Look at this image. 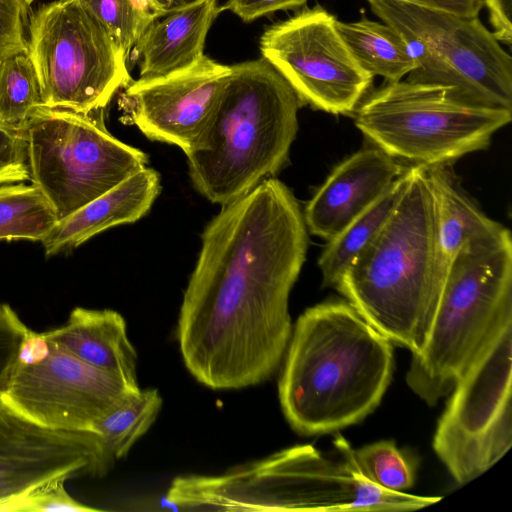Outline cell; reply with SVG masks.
<instances>
[{"instance_id":"1","label":"cell","mask_w":512,"mask_h":512,"mask_svg":"<svg viewBox=\"0 0 512 512\" xmlns=\"http://www.w3.org/2000/svg\"><path fill=\"white\" fill-rule=\"evenodd\" d=\"M201 239L178 318L183 362L213 390L260 384L292 334L289 296L308 248L303 212L284 183L267 178L222 205Z\"/></svg>"},{"instance_id":"2","label":"cell","mask_w":512,"mask_h":512,"mask_svg":"<svg viewBox=\"0 0 512 512\" xmlns=\"http://www.w3.org/2000/svg\"><path fill=\"white\" fill-rule=\"evenodd\" d=\"M281 364L286 420L301 435H321L360 422L379 405L392 377L393 344L347 301H327L299 316Z\"/></svg>"},{"instance_id":"3","label":"cell","mask_w":512,"mask_h":512,"mask_svg":"<svg viewBox=\"0 0 512 512\" xmlns=\"http://www.w3.org/2000/svg\"><path fill=\"white\" fill-rule=\"evenodd\" d=\"M448 266L426 167L410 165L393 212L334 288L377 332L417 355L428 340Z\"/></svg>"},{"instance_id":"4","label":"cell","mask_w":512,"mask_h":512,"mask_svg":"<svg viewBox=\"0 0 512 512\" xmlns=\"http://www.w3.org/2000/svg\"><path fill=\"white\" fill-rule=\"evenodd\" d=\"M231 70L199 147L186 155L195 189L221 206L284 167L302 107L264 58L235 63Z\"/></svg>"},{"instance_id":"5","label":"cell","mask_w":512,"mask_h":512,"mask_svg":"<svg viewBox=\"0 0 512 512\" xmlns=\"http://www.w3.org/2000/svg\"><path fill=\"white\" fill-rule=\"evenodd\" d=\"M334 460L310 444L295 445L220 475L173 479L167 501L183 510L401 511L402 492L369 482L343 453Z\"/></svg>"},{"instance_id":"6","label":"cell","mask_w":512,"mask_h":512,"mask_svg":"<svg viewBox=\"0 0 512 512\" xmlns=\"http://www.w3.org/2000/svg\"><path fill=\"white\" fill-rule=\"evenodd\" d=\"M512 318V239L465 246L450 260L433 325L406 381L428 405L448 395L475 355Z\"/></svg>"},{"instance_id":"7","label":"cell","mask_w":512,"mask_h":512,"mask_svg":"<svg viewBox=\"0 0 512 512\" xmlns=\"http://www.w3.org/2000/svg\"><path fill=\"white\" fill-rule=\"evenodd\" d=\"M360 132L389 156L412 165L450 164L486 148L512 110L472 104L452 86L385 81L353 113Z\"/></svg>"},{"instance_id":"8","label":"cell","mask_w":512,"mask_h":512,"mask_svg":"<svg viewBox=\"0 0 512 512\" xmlns=\"http://www.w3.org/2000/svg\"><path fill=\"white\" fill-rule=\"evenodd\" d=\"M106 109L39 106L23 127L30 180L61 220L147 167L148 155L114 137Z\"/></svg>"},{"instance_id":"9","label":"cell","mask_w":512,"mask_h":512,"mask_svg":"<svg viewBox=\"0 0 512 512\" xmlns=\"http://www.w3.org/2000/svg\"><path fill=\"white\" fill-rule=\"evenodd\" d=\"M365 1L406 43L416 63L406 80L452 86L466 102L512 110V57L478 16L401 0Z\"/></svg>"},{"instance_id":"10","label":"cell","mask_w":512,"mask_h":512,"mask_svg":"<svg viewBox=\"0 0 512 512\" xmlns=\"http://www.w3.org/2000/svg\"><path fill=\"white\" fill-rule=\"evenodd\" d=\"M28 30L27 55L43 106L82 113L105 109L133 81L123 49L72 1L41 5Z\"/></svg>"},{"instance_id":"11","label":"cell","mask_w":512,"mask_h":512,"mask_svg":"<svg viewBox=\"0 0 512 512\" xmlns=\"http://www.w3.org/2000/svg\"><path fill=\"white\" fill-rule=\"evenodd\" d=\"M449 394L433 449L464 485L495 465L512 445V318L495 330Z\"/></svg>"},{"instance_id":"12","label":"cell","mask_w":512,"mask_h":512,"mask_svg":"<svg viewBox=\"0 0 512 512\" xmlns=\"http://www.w3.org/2000/svg\"><path fill=\"white\" fill-rule=\"evenodd\" d=\"M135 391L30 328L0 378L3 403L40 426L62 431L93 432Z\"/></svg>"},{"instance_id":"13","label":"cell","mask_w":512,"mask_h":512,"mask_svg":"<svg viewBox=\"0 0 512 512\" xmlns=\"http://www.w3.org/2000/svg\"><path fill=\"white\" fill-rule=\"evenodd\" d=\"M337 20L319 3L305 6L268 26L259 48L302 106L347 115L369 93L374 77L352 55L337 31Z\"/></svg>"},{"instance_id":"14","label":"cell","mask_w":512,"mask_h":512,"mask_svg":"<svg viewBox=\"0 0 512 512\" xmlns=\"http://www.w3.org/2000/svg\"><path fill=\"white\" fill-rule=\"evenodd\" d=\"M231 72V65L204 54L188 67L140 77L120 94L121 121L187 155L199 147Z\"/></svg>"},{"instance_id":"15","label":"cell","mask_w":512,"mask_h":512,"mask_svg":"<svg viewBox=\"0 0 512 512\" xmlns=\"http://www.w3.org/2000/svg\"><path fill=\"white\" fill-rule=\"evenodd\" d=\"M115 461L95 432L40 426L0 400V511L48 481L105 476Z\"/></svg>"},{"instance_id":"16","label":"cell","mask_w":512,"mask_h":512,"mask_svg":"<svg viewBox=\"0 0 512 512\" xmlns=\"http://www.w3.org/2000/svg\"><path fill=\"white\" fill-rule=\"evenodd\" d=\"M407 167L377 147L361 149L339 163L308 201L309 232L326 241L372 205Z\"/></svg>"},{"instance_id":"17","label":"cell","mask_w":512,"mask_h":512,"mask_svg":"<svg viewBox=\"0 0 512 512\" xmlns=\"http://www.w3.org/2000/svg\"><path fill=\"white\" fill-rule=\"evenodd\" d=\"M161 190L159 173L149 167L58 220L41 241L46 256L66 252L117 225L133 223L148 213Z\"/></svg>"},{"instance_id":"18","label":"cell","mask_w":512,"mask_h":512,"mask_svg":"<svg viewBox=\"0 0 512 512\" xmlns=\"http://www.w3.org/2000/svg\"><path fill=\"white\" fill-rule=\"evenodd\" d=\"M44 336L82 361L139 390L137 352L123 316L111 309L74 308L66 322Z\"/></svg>"},{"instance_id":"19","label":"cell","mask_w":512,"mask_h":512,"mask_svg":"<svg viewBox=\"0 0 512 512\" xmlns=\"http://www.w3.org/2000/svg\"><path fill=\"white\" fill-rule=\"evenodd\" d=\"M220 12L217 0H201L154 20L134 45L140 77L165 75L198 61Z\"/></svg>"},{"instance_id":"20","label":"cell","mask_w":512,"mask_h":512,"mask_svg":"<svg viewBox=\"0 0 512 512\" xmlns=\"http://www.w3.org/2000/svg\"><path fill=\"white\" fill-rule=\"evenodd\" d=\"M426 171L436 202L441 247L449 262L465 246L490 245L511 236L468 197L451 163L426 167Z\"/></svg>"},{"instance_id":"21","label":"cell","mask_w":512,"mask_h":512,"mask_svg":"<svg viewBox=\"0 0 512 512\" xmlns=\"http://www.w3.org/2000/svg\"><path fill=\"white\" fill-rule=\"evenodd\" d=\"M336 28L359 65L373 77L399 81L416 68L406 43L388 24L362 16L353 22L337 20Z\"/></svg>"},{"instance_id":"22","label":"cell","mask_w":512,"mask_h":512,"mask_svg":"<svg viewBox=\"0 0 512 512\" xmlns=\"http://www.w3.org/2000/svg\"><path fill=\"white\" fill-rule=\"evenodd\" d=\"M407 168L372 205L327 241L318 259L323 287L334 288L352 260L373 240L385 224L405 188Z\"/></svg>"},{"instance_id":"23","label":"cell","mask_w":512,"mask_h":512,"mask_svg":"<svg viewBox=\"0 0 512 512\" xmlns=\"http://www.w3.org/2000/svg\"><path fill=\"white\" fill-rule=\"evenodd\" d=\"M162 404L157 389H139L102 417L93 432L115 460L123 458L153 425Z\"/></svg>"},{"instance_id":"24","label":"cell","mask_w":512,"mask_h":512,"mask_svg":"<svg viewBox=\"0 0 512 512\" xmlns=\"http://www.w3.org/2000/svg\"><path fill=\"white\" fill-rule=\"evenodd\" d=\"M57 221L51 203L35 184L0 185V239L41 242Z\"/></svg>"},{"instance_id":"25","label":"cell","mask_w":512,"mask_h":512,"mask_svg":"<svg viewBox=\"0 0 512 512\" xmlns=\"http://www.w3.org/2000/svg\"><path fill=\"white\" fill-rule=\"evenodd\" d=\"M334 444L374 485L393 492H405L413 486L417 466L415 458L400 450L394 441L382 440L353 449L343 437L338 436Z\"/></svg>"},{"instance_id":"26","label":"cell","mask_w":512,"mask_h":512,"mask_svg":"<svg viewBox=\"0 0 512 512\" xmlns=\"http://www.w3.org/2000/svg\"><path fill=\"white\" fill-rule=\"evenodd\" d=\"M79 5L118 43L125 54L145 29L169 12L166 0H67Z\"/></svg>"},{"instance_id":"27","label":"cell","mask_w":512,"mask_h":512,"mask_svg":"<svg viewBox=\"0 0 512 512\" xmlns=\"http://www.w3.org/2000/svg\"><path fill=\"white\" fill-rule=\"evenodd\" d=\"M39 106H43L40 87L28 55L0 59V124L23 129Z\"/></svg>"},{"instance_id":"28","label":"cell","mask_w":512,"mask_h":512,"mask_svg":"<svg viewBox=\"0 0 512 512\" xmlns=\"http://www.w3.org/2000/svg\"><path fill=\"white\" fill-rule=\"evenodd\" d=\"M65 479H54L30 490L10 503L4 511L50 512V511H97L74 499L65 488Z\"/></svg>"},{"instance_id":"29","label":"cell","mask_w":512,"mask_h":512,"mask_svg":"<svg viewBox=\"0 0 512 512\" xmlns=\"http://www.w3.org/2000/svg\"><path fill=\"white\" fill-rule=\"evenodd\" d=\"M30 180L23 129L0 124V185Z\"/></svg>"},{"instance_id":"30","label":"cell","mask_w":512,"mask_h":512,"mask_svg":"<svg viewBox=\"0 0 512 512\" xmlns=\"http://www.w3.org/2000/svg\"><path fill=\"white\" fill-rule=\"evenodd\" d=\"M27 10L21 0H0V59L27 54Z\"/></svg>"},{"instance_id":"31","label":"cell","mask_w":512,"mask_h":512,"mask_svg":"<svg viewBox=\"0 0 512 512\" xmlns=\"http://www.w3.org/2000/svg\"><path fill=\"white\" fill-rule=\"evenodd\" d=\"M28 328L9 304L0 301V378L13 359Z\"/></svg>"},{"instance_id":"32","label":"cell","mask_w":512,"mask_h":512,"mask_svg":"<svg viewBox=\"0 0 512 512\" xmlns=\"http://www.w3.org/2000/svg\"><path fill=\"white\" fill-rule=\"evenodd\" d=\"M308 0H227L221 12L229 10L243 22L249 23L278 11L299 10Z\"/></svg>"},{"instance_id":"33","label":"cell","mask_w":512,"mask_h":512,"mask_svg":"<svg viewBox=\"0 0 512 512\" xmlns=\"http://www.w3.org/2000/svg\"><path fill=\"white\" fill-rule=\"evenodd\" d=\"M489 14L492 34L500 43L512 47V0H482Z\"/></svg>"},{"instance_id":"34","label":"cell","mask_w":512,"mask_h":512,"mask_svg":"<svg viewBox=\"0 0 512 512\" xmlns=\"http://www.w3.org/2000/svg\"><path fill=\"white\" fill-rule=\"evenodd\" d=\"M427 9L446 12L462 17L479 16L482 0H401Z\"/></svg>"},{"instance_id":"35","label":"cell","mask_w":512,"mask_h":512,"mask_svg":"<svg viewBox=\"0 0 512 512\" xmlns=\"http://www.w3.org/2000/svg\"><path fill=\"white\" fill-rule=\"evenodd\" d=\"M201 0H166L169 11L195 4Z\"/></svg>"},{"instance_id":"36","label":"cell","mask_w":512,"mask_h":512,"mask_svg":"<svg viewBox=\"0 0 512 512\" xmlns=\"http://www.w3.org/2000/svg\"><path fill=\"white\" fill-rule=\"evenodd\" d=\"M27 7H29L35 0H21Z\"/></svg>"}]
</instances>
